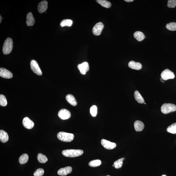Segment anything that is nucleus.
<instances>
[{"mask_svg":"<svg viewBox=\"0 0 176 176\" xmlns=\"http://www.w3.org/2000/svg\"><path fill=\"white\" fill-rule=\"evenodd\" d=\"M83 151L80 150H67L63 151L62 154L67 157H75L82 155Z\"/></svg>","mask_w":176,"mask_h":176,"instance_id":"nucleus-1","label":"nucleus"},{"mask_svg":"<svg viewBox=\"0 0 176 176\" xmlns=\"http://www.w3.org/2000/svg\"><path fill=\"white\" fill-rule=\"evenodd\" d=\"M13 47V42L10 38H8L5 40L3 47L2 51L4 54L8 55L11 53Z\"/></svg>","mask_w":176,"mask_h":176,"instance_id":"nucleus-2","label":"nucleus"},{"mask_svg":"<svg viewBox=\"0 0 176 176\" xmlns=\"http://www.w3.org/2000/svg\"><path fill=\"white\" fill-rule=\"evenodd\" d=\"M57 137L59 140L64 142H70L73 140L74 135L72 133L61 132H58Z\"/></svg>","mask_w":176,"mask_h":176,"instance_id":"nucleus-3","label":"nucleus"},{"mask_svg":"<svg viewBox=\"0 0 176 176\" xmlns=\"http://www.w3.org/2000/svg\"><path fill=\"white\" fill-rule=\"evenodd\" d=\"M161 112L164 114H167L176 111V106L174 104L169 103H164L161 108Z\"/></svg>","mask_w":176,"mask_h":176,"instance_id":"nucleus-4","label":"nucleus"},{"mask_svg":"<svg viewBox=\"0 0 176 176\" xmlns=\"http://www.w3.org/2000/svg\"><path fill=\"white\" fill-rule=\"evenodd\" d=\"M161 77L162 79L163 80H167L173 79L175 78V75L173 72L168 69H166L162 72Z\"/></svg>","mask_w":176,"mask_h":176,"instance_id":"nucleus-5","label":"nucleus"},{"mask_svg":"<svg viewBox=\"0 0 176 176\" xmlns=\"http://www.w3.org/2000/svg\"><path fill=\"white\" fill-rule=\"evenodd\" d=\"M31 68L35 74L39 75H42V72L37 62L32 60L30 62Z\"/></svg>","mask_w":176,"mask_h":176,"instance_id":"nucleus-6","label":"nucleus"},{"mask_svg":"<svg viewBox=\"0 0 176 176\" xmlns=\"http://www.w3.org/2000/svg\"><path fill=\"white\" fill-rule=\"evenodd\" d=\"M104 28V25L102 22H98L93 28L92 32L94 35L98 36L101 34Z\"/></svg>","mask_w":176,"mask_h":176,"instance_id":"nucleus-7","label":"nucleus"},{"mask_svg":"<svg viewBox=\"0 0 176 176\" xmlns=\"http://www.w3.org/2000/svg\"><path fill=\"white\" fill-rule=\"evenodd\" d=\"M58 115L59 117L62 120L68 119L71 116V114L70 111L65 109L60 110L59 111Z\"/></svg>","mask_w":176,"mask_h":176,"instance_id":"nucleus-8","label":"nucleus"},{"mask_svg":"<svg viewBox=\"0 0 176 176\" xmlns=\"http://www.w3.org/2000/svg\"><path fill=\"white\" fill-rule=\"evenodd\" d=\"M77 67L80 70V73L82 74L85 75L89 69V66L88 62H84L78 65Z\"/></svg>","mask_w":176,"mask_h":176,"instance_id":"nucleus-9","label":"nucleus"},{"mask_svg":"<svg viewBox=\"0 0 176 176\" xmlns=\"http://www.w3.org/2000/svg\"><path fill=\"white\" fill-rule=\"evenodd\" d=\"M101 143L103 147L107 150H112L115 148L116 146V145L115 143H112L104 139H102L101 140Z\"/></svg>","mask_w":176,"mask_h":176,"instance_id":"nucleus-10","label":"nucleus"},{"mask_svg":"<svg viewBox=\"0 0 176 176\" xmlns=\"http://www.w3.org/2000/svg\"><path fill=\"white\" fill-rule=\"evenodd\" d=\"M0 76L2 78L10 79L13 77L12 73L6 69L2 67L0 68Z\"/></svg>","mask_w":176,"mask_h":176,"instance_id":"nucleus-11","label":"nucleus"},{"mask_svg":"<svg viewBox=\"0 0 176 176\" xmlns=\"http://www.w3.org/2000/svg\"><path fill=\"white\" fill-rule=\"evenodd\" d=\"M22 124L25 128L28 129H32L34 125V122L27 117L24 118L22 120Z\"/></svg>","mask_w":176,"mask_h":176,"instance_id":"nucleus-12","label":"nucleus"},{"mask_svg":"<svg viewBox=\"0 0 176 176\" xmlns=\"http://www.w3.org/2000/svg\"><path fill=\"white\" fill-rule=\"evenodd\" d=\"M72 171V168L71 167L67 166L60 169L57 171V174L61 176H65L70 174Z\"/></svg>","mask_w":176,"mask_h":176,"instance_id":"nucleus-13","label":"nucleus"},{"mask_svg":"<svg viewBox=\"0 0 176 176\" xmlns=\"http://www.w3.org/2000/svg\"><path fill=\"white\" fill-rule=\"evenodd\" d=\"M48 8V2L47 1H43L39 4L38 10L40 13H42L46 12Z\"/></svg>","mask_w":176,"mask_h":176,"instance_id":"nucleus-14","label":"nucleus"},{"mask_svg":"<svg viewBox=\"0 0 176 176\" xmlns=\"http://www.w3.org/2000/svg\"><path fill=\"white\" fill-rule=\"evenodd\" d=\"M35 22L34 17L32 12H30L27 15L26 23L28 26H33Z\"/></svg>","mask_w":176,"mask_h":176,"instance_id":"nucleus-15","label":"nucleus"},{"mask_svg":"<svg viewBox=\"0 0 176 176\" xmlns=\"http://www.w3.org/2000/svg\"><path fill=\"white\" fill-rule=\"evenodd\" d=\"M128 66L130 68L132 69L139 70L142 68V65L140 63L136 62L133 61L129 62Z\"/></svg>","mask_w":176,"mask_h":176,"instance_id":"nucleus-16","label":"nucleus"},{"mask_svg":"<svg viewBox=\"0 0 176 176\" xmlns=\"http://www.w3.org/2000/svg\"><path fill=\"white\" fill-rule=\"evenodd\" d=\"M144 125L143 122L139 120L136 121L134 122V127L137 132H140L144 129Z\"/></svg>","mask_w":176,"mask_h":176,"instance_id":"nucleus-17","label":"nucleus"},{"mask_svg":"<svg viewBox=\"0 0 176 176\" xmlns=\"http://www.w3.org/2000/svg\"><path fill=\"white\" fill-rule=\"evenodd\" d=\"M9 136L7 132L2 130H0V140L2 143H5L9 140Z\"/></svg>","mask_w":176,"mask_h":176,"instance_id":"nucleus-18","label":"nucleus"},{"mask_svg":"<svg viewBox=\"0 0 176 176\" xmlns=\"http://www.w3.org/2000/svg\"><path fill=\"white\" fill-rule=\"evenodd\" d=\"M66 100L70 105L75 106L77 105V102L74 97L71 94H68L66 96Z\"/></svg>","mask_w":176,"mask_h":176,"instance_id":"nucleus-19","label":"nucleus"},{"mask_svg":"<svg viewBox=\"0 0 176 176\" xmlns=\"http://www.w3.org/2000/svg\"><path fill=\"white\" fill-rule=\"evenodd\" d=\"M134 36L135 38L139 42L143 40L146 37L145 36L144 34L140 31H137L135 32L134 34Z\"/></svg>","mask_w":176,"mask_h":176,"instance_id":"nucleus-20","label":"nucleus"},{"mask_svg":"<svg viewBox=\"0 0 176 176\" xmlns=\"http://www.w3.org/2000/svg\"><path fill=\"white\" fill-rule=\"evenodd\" d=\"M135 99L139 103L143 104L145 102V100L138 91H135L134 94Z\"/></svg>","mask_w":176,"mask_h":176,"instance_id":"nucleus-21","label":"nucleus"},{"mask_svg":"<svg viewBox=\"0 0 176 176\" xmlns=\"http://www.w3.org/2000/svg\"><path fill=\"white\" fill-rule=\"evenodd\" d=\"M97 2L101 6L107 8H110L111 6V3L105 0H97Z\"/></svg>","mask_w":176,"mask_h":176,"instance_id":"nucleus-22","label":"nucleus"},{"mask_svg":"<svg viewBox=\"0 0 176 176\" xmlns=\"http://www.w3.org/2000/svg\"><path fill=\"white\" fill-rule=\"evenodd\" d=\"M29 157L26 154H24L22 155L19 157V163L21 164H24L27 162L29 160Z\"/></svg>","mask_w":176,"mask_h":176,"instance_id":"nucleus-23","label":"nucleus"},{"mask_svg":"<svg viewBox=\"0 0 176 176\" xmlns=\"http://www.w3.org/2000/svg\"><path fill=\"white\" fill-rule=\"evenodd\" d=\"M73 24V21L70 19H64L60 22V26L61 27L65 26H71Z\"/></svg>","mask_w":176,"mask_h":176,"instance_id":"nucleus-24","label":"nucleus"},{"mask_svg":"<svg viewBox=\"0 0 176 176\" xmlns=\"http://www.w3.org/2000/svg\"><path fill=\"white\" fill-rule=\"evenodd\" d=\"M37 159L39 162L41 163H46L48 160L47 157L42 153H39L38 154Z\"/></svg>","mask_w":176,"mask_h":176,"instance_id":"nucleus-25","label":"nucleus"},{"mask_svg":"<svg viewBox=\"0 0 176 176\" xmlns=\"http://www.w3.org/2000/svg\"><path fill=\"white\" fill-rule=\"evenodd\" d=\"M124 157L119 159L114 163V165L116 169H119L122 167L123 164V160H125Z\"/></svg>","mask_w":176,"mask_h":176,"instance_id":"nucleus-26","label":"nucleus"},{"mask_svg":"<svg viewBox=\"0 0 176 176\" xmlns=\"http://www.w3.org/2000/svg\"><path fill=\"white\" fill-rule=\"evenodd\" d=\"M167 131L169 133L176 134V123L172 124L167 128Z\"/></svg>","mask_w":176,"mask_h":176,"instance_id":"nucleus-27","label":"nucleus"},{"mask_svg":"<svg viewBox=\"0 0 176 176\" xmlns=\"http://www.w3.org/2000/svg\"><path fill=\"white\" fill-rule=\"evenodd\" d=\"M101 161L100 160H93L89 163V165L92 167H96L101 165Z\"/></svg>","mask_w":176,"mask_h":176,"instance_id":"nucleus-28","label":"nucleus"},{"mask_svg":"<svg viewBox=\"0 0 176 176\" xmlns=\"http://www.w3.org/2000/svg\"><path fill=\"white\" fill-rule=\"evenodd\" d=\"M166 28L169 30L172 31L176 30V22H171L167 24L166 25Z\"/></svg>","mask_w":176,"mask_h":176,"instance_id":"nucleus-29","label":"nucleus"},{"mask_svg":"<svg viewBox=\"0 0 176 176\" xmlns=\"http://www.w3.org/2000/svg\"><path fill=\"white\" fill-rule=\"evenodd\" d=\"M7 105L6 98L3 95H0V105L2 106H6Z\"/></svg>","mask_w":176,"mask_h":176,"instance_id":"nucleus-30","label":"nucleus"},{"mask_svg":"<svg viewBox=\"0 0 176 176\" xmlns=\"http://www.w3.org/2000/svg\"><path fill=\"white\" fill-rule=\"evenodd\" d=\"M90 112L92 116H96L97 114V107L96 106H92L90 108Z\"/></svg>","mask_w":176,"mask_h":176,"instance_id":"nucleus-31","label":"nucleus"},{"mask_svg":"<svg viewBox=\"0 0 176 176\" xmlns=\"http://www.w3.org/2000/svg\"><path fill=\"white\" fill-rule=\"evenodd\" d=\"M44 174V171L43 169L39 168L37 169L34 173V176H42Z\"/></svg>","mask_w":176,"mask_h":176,"instance_id":"nucleus-32","label":"nucleus"},{"mask_svg":"<svg viewBox=\"0 0 176 176\" xmlns=\"http://www.w3.org/2000/svg\"><path fill=\"white\" fill-rule=\"evenodd\" d=\"M167 6L169 8H174L176 6V0H169Z\"/></svg>","mask_w":176,"mask_h":176,"instance_id":"nucleus-33","label":"nucleus"},{"mask_svg":"<svg viewBox=\"0 0 176 176\" xmlns=\"http://www.w3.org/2000/svg\"><path fill=\"white\" fill-rule=\"evenodd\" d=\"M133 0H125V1L128 2H133Z\"/></svg>","mask_w":176,"mask_h":176,"instance_id":"nucleus-34","label":"nucleus"},{"mask_svg":"<svg viewBox=\"0 0 176 176\" xmlns=\"http://www.w3.org/2000/svg\"><path fill=\"white\" fill-rule=\"evenodd\" d=\"M2 17H1V15L0 16V23H1V21H2Z\"/></svg>","mask_w":176,"mask_h":176,"instance_id":"nucleus-35","label":"nucleus"},{"mask_svg":"<svg viewBox=\"0 0 176 176\" xmlns=\"http://www.w3.org/2000/svg\"><path fill=\"white\" fill-rule=\"evenodd\" d=\"M162 176H166L165 175H164V174H163Z\"/></svg>","mask_w":176,"mask_h":176,"instance_id":"nucleus-36","label":"nucleus"},{"mask_svg":"<svg viewBox=\"0 0 176 176\" xmlns=\"http://www.w3.org/2000/svg\"><path fill=\"white\" fill-rule=\"evenodd\" d=\"M110 176V175H107V176Z\"/></svg>","mask_w":176,"mask_h":176,"instance_id":"nucleus-37","label":"nucleus"}]
</instances>
